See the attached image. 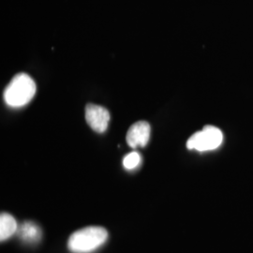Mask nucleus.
Here are the masks:
<instances>
[{
    "mask_svg": "<svg viewBox=\"0 0 253 253\" xmlns=\"http://www.w3.org/2000/svg\"><path fill=\"white\" fill-rule=\"evenodd\" d=\"M141 163V156L137 152H131L126 155L123 160V165L126 170H132Z\"/></svg>",
    "mask_w": 253,
    "mask_h": 253,
    "instance_id": "8",
    "label": "nucleus"
},
{
    "mask_svg": "<svg viewBox=\"0 0 253 253\" xmlns=\"http://www.w3.org/2000/svg\"><path fill=\"white\" fill-rule=\"evenodd\" d=\"M223 142L222 131L214 126H206L202 130L195 132L187 142V147L190 150L200 152L215 150Z\"/></svg>",
    "mask_w": 253,
    "mask_h": 253,
    "instance_id": "3",
    "label": "nucleus"
},
{
    "mask_svg": "<svg viewBox=\"0 0 253 253\" xmlns=\"http://www.w3.org/2000/svg\"><path fill=\"white\" fill-rule=\"evenodd\" d=\"M17 234L21 240L28 244H34L42 238V230L40 226L34 223L27 221L18 226Z\"/></svg>",
    "mask_w": 253,
    "mask_h": 253,
    "instance_id": "6",
    "label": "nucleus"
},
{
    "mask_svg": "<svg viewBox=\"0 0 253 253\" xmlns=\"http://www.w3.org/2000/svg\"><path fill=\"white\" fill-rule=\"evenodd\" d=\"M36 84L26 73H19L9 82L4 91V100L10 107H22L33 99Z\"/></svg>",
    "mask_w": 253,
    "mask_h": 253,
    "instance_id": "2",
    "label": "nucleus"
},
{
    "mask_svg": "<svg viewBox=\"0 0 253 253\" xmlns=\"http://www.w3.org/2000/svg\"><path fill=\"white\" fill-rule=\"evenodd\" d=\"M150 125L145 121L136 122L130 126L126 133V143L132 148L144 147L147 145L150 137Z\"/></svg>",
    "mask_w": 253,
    "mask_h": 253,
    "instance_id": "5",
    "label": "nucleus"
},
{
    "mask_svg": "<svg viewBox=\"0 0 253 253\" xmlns=\"http://www.w3.org/2000/svg\"><path fill=\"white\" fill-rule=\"evenodd\" d=\"M108 238L107 231L100 226L85 227L76 231L68 241V248L73 253H89L96 251Z\"/></svg>",
    "mask_w": 253,
    "mask_h": 253,
    "instance_id": "1",
    "label": "nucleus"
},
{
    "mask_svg": "<svg viewBox=\"0 0 253 253\" xmlns=\"http://www.w3.org/2000/svg\"><path fill=\"white\" fill-rule=\"evenodd\" d=\"M18 225L15 218L11 215L3 213L0 216V238L1 241L9 239L10 236L16 234Z\"/></svg>",
    "mask_w": 253,
    "mask_h": 253,
    "instance_id": "7",
    "label": "nucleus"
},
{
    "mask_svg": "<svg viewBox=\"0 0 253 253\" xmlns=\"http://www.w3.org/2000/svg\"><path fill=\"white\" fill-rule=\"evenodd\" d=\"M85 120L93 130L101 133L108 127L110 114L104 107L88 104L85 107Z\"/></svg>",
    "mask_w": 253,
    "mask_h": 253,
    "instance_id": "4",
    "label": "nucleus"
}]
</instances>
